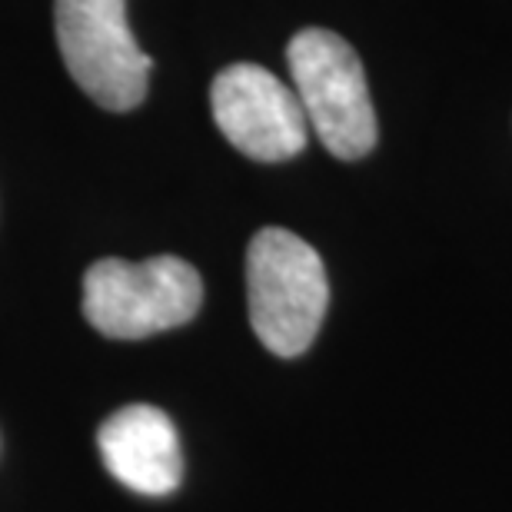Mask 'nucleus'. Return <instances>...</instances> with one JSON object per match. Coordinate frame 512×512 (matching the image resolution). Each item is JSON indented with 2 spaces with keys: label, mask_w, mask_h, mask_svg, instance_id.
<instances>
[{
  "label": "nucleus",
  "mask_w": 512,
  "mask_h": 512,
  "mask_svg": "<svg viewBox=\"0 0 512 512\" xmlns=\"http://www.w3.org/2000/svg\"><path fill=\"white\" fill-rule=\"evenodd\" d=\"M247 300L253 333L266 350L283 360L306 353L330 306L320 253L290 230H260L247 250Z\"/></svg>",
  "instance_id": "1"
},
{
  "label": "nucleus",
  "mask_w": 512,
  "mask_h": 512,
  "mask_svg": "<svg viewBox=\"0 0 512 512\" xmlns=\"http://www.w3.org/2000/svg\"><path fill=\"white\" fill-rule=\"evenodd\" d=\"M100 456L117 483L140 496H167L183 479V449L173 419L157 406L117 409L97 433Z\"/></svg>",
  "instance_id": "6"
},
{
  "label": "nucleus",
  "mask_w": 512,
  "mask_h": 512,
  "mask_svg": "<svg viewBox=\"0 0 512 512\" xmlns=\"http://www.w3.org/2000/svg\"><path fill=\"white\" fill-rule=\"evenodd\" d=\"M57 44L77 87L107 110L143 104L150 57L130 34L127 0H57Z\"/></svg>",
  "instance_id": "4"
},
{
  "label": "nucleus",
  "mask_w": 512,
  "mask_h": 512,
  "mask_svg": "<svg viewBox=\"0 0 512 512\" xmlns=\"http://www.w3.org/2000/svg\"><path fill=\"white\" fill-rule=\"evenodd\" d=\"M293 94L306 124L340 160H360L376 147V110L363 64L340 34L323 27L300 30L286 47Z\"/></svg>",
  "instance_id": "2"
},
{
  "label": "nucleus",
  "mask_w": 512,
  "mask_h": 512,
  "mask_svg": "<svg viewBox=\"0 0 512 512\" xmlns=\"http://www.w3.org/2000/svg\"><path fill=\"white\" fill-rule=\"evenodd\" d=\"M210 107L223 137L250 160H290L310 140V124L293 87L256 64L220 70L210 87Z\"/></svg>",
  "instance_id": "5"
},
{
  "label": "nucleus",
  "mask_w": 512,
  "mask_h": 512,
  "mask_svg": "<svg viewBox=\"0 0 512 512\" xmlns=\"http://www.w3.org/2000/svg\"><path fill=\"white\" fill-rule=\"evenodd\" d=\"M203 280L180 256L97 260L84 276V316L110 340H143L200 313Z\"/></svg>",
  "instance_id": "3"
}]
</instances>
